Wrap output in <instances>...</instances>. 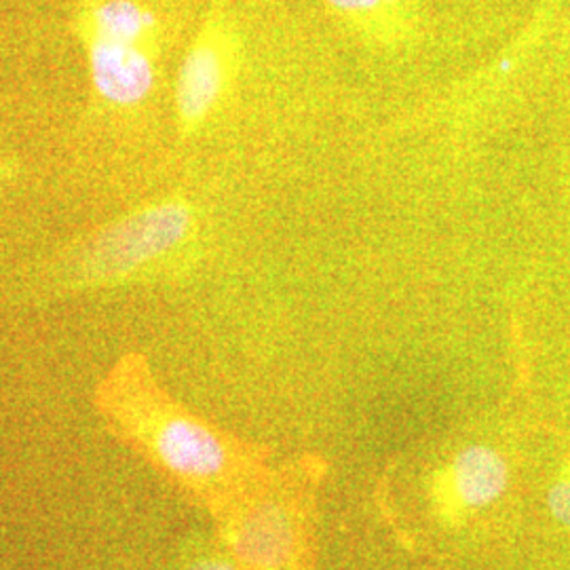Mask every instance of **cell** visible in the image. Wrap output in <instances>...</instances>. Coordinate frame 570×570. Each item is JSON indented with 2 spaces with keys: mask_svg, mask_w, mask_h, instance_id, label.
Returning <instances> with one entry per match:
<instances>
[{
  "mask_svg": "<svg viewBox=\"0 0 570 570\" xmlns=\"http://www.w3.org/2000/svg\"><path fill=\"white\" fill-rule=\"evenodd\" d=\"M96 406L119 440L188 487H216L233 469L225 440L174 406L138 353L122 355L104 374L96 387Z\"/></svg>",
  "mask_w": 570,
  "mask_h": 570,
  "instance_id": "obj_1",
  "label": "cell"
},
{
  "mask_svg": "<svg viewBox=\"0 0 570 570\" xmlns=\"http://www.w3.org/2000/svg\"><path fill=\"white\" fill-rule=\"evenodd\" d=\"M195 228V209L184 199L140 205L87 237L61 265V284L70 289L129 284L188 244Z\"/></svg>",
  "mask_w": 570,
  "mask_h": 570,
  "instance_id": "obj_2",
  "label": "cell"
},
{
  "mask_svg": "<svg viewBox=\"0 0 570 570\" xmlns=\"http://www.w3.org/2000/svg\"><path fill=\"white\" fill-rule=\"evenodd\" d=\"M233 35L223 18H209L184 53L176 79V119L183 134L199 129L225 96L233 70Z\"/></svg>",
  "mask_w": 570,
  "mask_h": 570,
  "instance_id": "obj_3",
  "label": "cell"
},
{
  "mask_svg": "<svg viewBox=\"0 0 570 570\" xmlns=\"http://www.w3.org/2000/svg\"><path fill=\"white\" fill-rule=\"evenodd\" d=\"M510 482L503 456L490 446H468L456 452L431 480V501L438 515L459 524L473 511L494 503Z\"/></svg>",
  "mask_w": 570,
  "mask_h": 570,
  "instance_id": "obj_4",
  "label": "cell"
},
{
  "mask_svg": "<svg viewBox=\"0 0 570 570\" xmlns=\"http://www.w3.org/2000/svg\"><path fill=\"white\" fill-rule=\"evenodd\" d=\"M89 81L102 102L117 108L142 104L157 82V45L79 35Z\"/></svg>",
  "mask_w": 570,
  "mask_h": 570,
  "instance_id": "obj_5",
  "label": "cell"
},
{
  "mask_svg": "<svg viewBox=\"0 0 570 570\" xmlns=\"http://www.w3.org/2000/svg\"><path fill=\"white\" fill-rule=\"evenodd\" d=\"M226 543L245 570H289L296 553V530L282 505L258 503L230 520Z\"/></svg>",
  "mask_w": 570,
  "mask_h": 570,
  "instance_id": "obj_6",
  "label": "cell"
},
{
  "mask_svg": "<svg viewBox=\"0 0 570 570\" xmlns=\"http://www.w3.org/2000/svg\"><path fill=\"white\" fill-rule=\"evenodd\" d=\"M75 26L79 35L144 45L159 41V21L138 0H82Z\"/></svg>",
  "mask_w": 570,
  "mask_h": 570,
  "instance_id": "obj_7",
  "label": "cell"
},
{
  "mask_svg": "<svg viewBox=\"0 0 570 570\" xmlns=\"http://www.w3.org/2000/svg\"><path fill=\"white\" fill-rule=\"evenodd\" d=\"M326 2L327 7H332L345 20L370 30L383 23H391L400 9V0H326Z\"/></svg>",
  "mask_w": 570,
  "mask_h": 570,
  "instance_id": "obj_8",
  "label": "cell"
},
{
  "mask_svg": "<svg viewBox=\"0 0 570 570\" xmlns=\"http://www.w3.org/2000/svg\"><path fill=\"white\" fill-rule=\"evenodd\" d=\"M548 503H550L553 518L570 529V461L560 469L550 494H548Z\"/></svg>",
  "mask_w": 570,
  "mask_h": 570,
  "instance_id": "obj_9",
  "label": "cell"
},
{
  "mask_svg": "<svg viewBox=\"0 0 570 570\" xmlns=\"http://www.w3.org/2000/svg\"><path fill=\"white\" fill-rule=\"evenodd\" d=\"M183 570H239L237 562L223 553H199L190 558Z\"/></svg>",
  "mask_w": 570,
  "mask_h": 570,
  "instance_id": "obj_10",
  "label": "cell"
},
{
  "mask_svg": "<svg viewBox=\"0 0 570 570\" xmlns=\"http://www.w3.org/2000/svg\"><path fill=\"white\" fill-rule=\"evenodd\" d=\"M18 176V167L11 159H0V188Z\"/></svg>",
  "mask_w": 570,
  "mask_h": 570,
  "instance_id": "obj_11",
  "label": "cell"
}]
</instances>
